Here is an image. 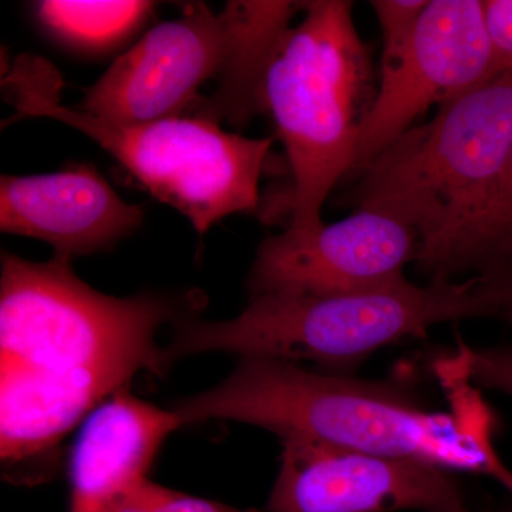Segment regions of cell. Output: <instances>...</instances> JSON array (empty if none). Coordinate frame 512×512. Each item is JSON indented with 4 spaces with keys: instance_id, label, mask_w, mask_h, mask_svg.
Segmentation results:
<instances>
[{
    "instance_id": "obj_1",
    "label": "cell",
    "mask_w": 512,
    "mask_h": 512,
    "mask_svg": "<svg viewBox=\"0 0 512 512\" xmlns=\"http://www.w3.org/2000/svg\"><path fill=\"white\" fill-rule=\"evenodd\" d=\"M72 259L3 252L0 278V454L20 463L56 446L141 370L163 375L157 342L200 299L114 298L74 274Z\"/></svg>"
},
{
    "instance_id": "obj_2",
    "label": "cell",
    "mask_w": 512,
    "mask_h": 512,
    "mask_svg": "<svg viewBox=\"0 0 512 512\" xmlns=\"http://www.w3.org/2000/svg\"><path fill=\"white\" fill-rule=\"evenodd\" d=\"M183 426L207 420L251 424L279 439L301 437L448 473L494 478L512 493V471L494 446L495 419L468 389L451 412L430 410L397 384L313 372L298 363L241 357L218 386L174 409Z\"/></svg>"
},
{
    "instance_id": "obj_3",
    "label": "cell",
    "mask_w": 512,
    "mask_h": 512,
    "mask_svg": "<svg viewBox=\"0 0 512 512\" xmlns=\"http://www.w3.org/2000/svg\"><path fill=\"white\" fill-rule=\"evenodd\" d=\"M305 2L204 3L160 23L87 89L79 109L117 123L201 117L245 126L266 113V72Z\"/></svg>"
},
{
    "instance_id": "obj_4",
    "label": "cell",
    "mask_w": 512,
    "mask_h": 512,
    "mask_svg": "<svg viewBox=\"0 0 512 512\" xmlns=\"http://www.w3.org/2000/svg\"><path fill=\"white\" fill-rule=\"evenodd\" d=\"M488 318L476 281L400 284L370 291L251 296L238 316L220 322L188 318L165 348L168 363L198 353H237L316 363L346 375L377 350L421 338L440 323Z\"/></svg>"
},
{
    "instance_id": "obj_5",
    "label": "cell",
    "mask_w": 512,
    "mask_h": 512,
    "mask_svg": "<svg viewBox=\"0 0 512 512\" xmlns=\"http://www.w3.org/2000/svg\"><path fill=\"white\" fill-rule=\"evenodd\" d=\"M348 0H309L266 72L264 101L292 173L289 229L322 225L330 192L355 164L360 127L377 92L369 46Z\"/></svg>"
},
{
    "instance_id": "obj_6",
    "label": "cell",
    "mask_w": 512,
    "mask_h": 512,
    "mask_svg": "<svg viewBox=\"0 0 512 512\" xmlns=\"http://www.w3.org/2000/svg\"><path fill=\"white\" fill-rule=\"evenodd\" d=\"M18 116L60 121L92 138L151 195L180 211L205 234L222 218L252 212L272 138L227 133L215 121L174 117L117 123L62 104V77L42 57L22 55L2 80Z\"/></svg>"
},
{
    "instance_id": "obj_7",
    "label": "cell",
    "mask_w": 512,
    "mask_h": 512,
    "mask_svg": "<svg viewBox=\"0 0 512 512\" xmlns=\"http://www.w3.org/2000/svg\"><path fill=\"white\" fill-rule=\"evenodd\" d=\"M511 141L512 72H505L393 141L360 174L348 202L412 227L420 237L417 264L484 210Z\"/></svg>"
},
{
    "instance_id": "obj_8",
    "label": "cell",
    "mask_w": 512,
    "mask_h": 512,
    "mask_svg": "<svg viewBox=\"0 0 512 512\" xmlns=\"http://www.w3.org/2000/svg\"><path fill=\"white\" fill-rule=\"evenodd\" d=\"M352 174L360 175L430 107L444 106L493 79L481 0H429L409 45L380 67Z\"/></svg>"
},
{
    "instance_id": "obj_9",
    "label": "cell",
    "mask_w": 512,
    "mask_h": 512,
    "mask_svg": "<svg viewBox=\"0 0 512 512\" xmlns=\"http://www.w3.org/2000/svg\"><path fill=\"white\" fill-rule=\"evenodd\" d=\"M266 512H468L451 473L289 437Z\"/></svg>"
},
{
    "instance_id": "obj_10",
    "label": "cell",
    "mask_w": 512,
    "mask_h": 512,
    "mask_svg": "<svg viewBox=\"0 0 512 512\" xmlns=\"http://www.w3.org/2000/svg\"><path fill=\"white\" fill-rule=\"evenodd\" d=\"M419 251L420 237L412 227L373 210H356L311 231L286 228L259 245L248 275L249 295H338L400 284Z\"/></svg>"
},
{
    "instance_id": "obj_11",
    "label": "cell",
    "mask_w": 512,
    "mask_h": 512,
    "mask_svg": "<svg viewBox=\"0 0 512 512\" xmlns=\"http://www.w3.org/2000/svg\"><path fill=\"white\" fill-rule=\"evenodd\" d=\"M143 220L144 208L121 200L92 164L0 178L2 232L45 241L69 259L113 247Z\"/></svg>"
},
{
    "instance_id": "obj_12",
    "label": "cell",
    "mask_w": 512,
    "mask_h": 512,
    "mask_svg": "<svg viewBox=\"0 0 512 512\" xmlns=\"http://www.w3.org/2000/svg\"><path fill=\"white\" fill-rule=\"evenodd\" d=\"M183 426L174 410L138 399L126 387L83 421L70 458V512H117L147 480L158 450Z\"/></svg>"
},
{
    "instance_id": "obj_13",
    "label": "cell",
    "mask_w": 512,
    "mask_h": 512,
    "mask_svg": "<svg viewBox=\"0 0 512 512\" xmlns=\"http://www.w3.org/2000/svg\"><path fill=\"white\" fill-rule=\"evenodd\" d=\"M512 234V141L504 173L484 210L460 229L444 247L417 262L430 282H451L454 276L481 271L498 245Z\"/></svg>"
},
{
    "instance_id": "obj_14",
    "label": "cell",
    "mask_w": 512,
    "mask_h": 512,
    "mask_svg": "<svg viewBox=\"0 0 512 512\" xmlns=\"http://www.w3.org/2000/svg\"><path fill=\"white\" fill-rule=\"evenodd\" d=\"M153 3L77 2L47 0L39 3V18L57 36L82 47H106L136 29Z\"/></svg>"
},
{
    "instance_id": "obj_15",
    "label": "cell",
    "mask_w": 512,
    "mask_h": 512,
    "mask_svg": "<svg viewBox=\"0 0 512 512\" xmlns=\"http://www.w3.org/2000/svg\"><path fill=\"white\" fill-rule=\"evenodd\" d=\"M474 279L488 318L512 325V234L498 245Z\"/></svg>"
},
{
    "instance_id": "obj_16",
    "label": "cell",
    "mask_w": 512,
    "mask_h": 512,
    "mask_svg": "<svg viewBox=\"0 0 512 512\" xmlns=\"http://www.w3.org/2000/svg\"><path fill=\"white\" fill-rule=\"evenodd\" d=\"M427 5L429 0H373L370 2L382 30L383 49L380 67L393 63L402 55Z\"/></svg>"
},
{
    "instance_id": "obj_17",
    "label": "cell",
    "mask_w": 512,
    "mask_h": 512,
    "mask_svg": "<svg viewBox=\"0 0 512 512\" xmlns=\"http://www.w3.org/2000/svg\"><path fill=\"white\" fill-rule=\"evenodd\" d=\"M117 512H261L255 508H237L231 505L180 493L151 480L138 485Z\"/></svg>"
},
{
    "instance_id": "obj_18",
    "label": "cell",
    "mask_w": 512,
    "mask_h": 512,
    "mask_svg": "<svg viewBox=\"0 0 512 512\" xmlns=\"http://www.w3.org/2000/svg\"><path fill=\"white\" fill-rule=\"evenodd\" d=\"M457 360V372L466 382L512 397V346L493 349L461 346Z\"/></svg>"
},
{
    "instance_id": "obj_19",
    "label": "cell",
    "mask_w": 512,
    "mask_h": 512,
    "mask_svg": "<svg viewBox=\"0 0 512 512\" xmlns=\"http://www.w3.org/2000/svg\"><path fill=\"white\" fill-rule=\"evenodd\" d=\"M493 77L512 72V0H481Z\"/></svg>"
},
{
    "instance_id": "obj_20",
    "label": "cell",
    "mask_w": 512,
    "mask_h": 512,
    "mask_svg": "<svg viewBox=\"0 0 512 512\" xmlns=\"http://www.w3.org/2000/svg\"><path fill=\"white\" fill-rule=\"evenodd\" d=\"M505 512H512V510L511 511H505Z\"/></svg>"
}]
</instances>
